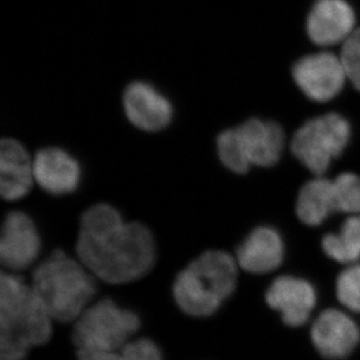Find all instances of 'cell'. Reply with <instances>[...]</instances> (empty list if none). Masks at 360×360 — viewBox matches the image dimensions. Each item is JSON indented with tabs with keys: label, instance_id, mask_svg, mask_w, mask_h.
<instances>
[{
	"label": "cell",
	"instance_id": "obj_10",
	"mask_svg": "<svg viewBox=\"0 0 360 360\" xmlns=\"http://www.w3.org/2000/svg\"><path fill=\"white\" fill-rule=\"evenodd\" d=\"M310 338L324 359L343 360L354 354L360 343L357 322L342 310L329 308L317 316Z\"/></svg>",
	"mask_w": 360,
	"mask_h": 360
},
{
	"label": "cell",
	"instance_id": "obj_21",
	"mask_svg": "<svg viewBox=\"0 0 360 360\" xmlns=\"http://www.w3.org/2000/svg\"><path fill=\"white\" fill-rule=\"evenodd\" d=\"M340 58L347 72V79L360 91V28L344 41Z\"/></svg>",
	"mask_w": 360,
	"mask_h": 360
},
{
	"label": "cell",
	"instance_id": "obj_16",
	"mask_svg": "<svg viewBox=\"0 0 360 360\" xmlns=\"http://www.w3.org/2000/svg\"><path fill=\"white\" fill-rule=\"evenodd\" d=\"M354 11L344 0H317L307 20L309 38L321 46H333L354 33Z\"/></svg>",
	"mask_w": 360,
	"mask_h": 360
},
{
	"label": "cell",
	"instance_id": "obj_19",
	"mask_svg": "<svg viewBox=\"0 0 360 360\" xmlns=\"http://www.w3.org/2000/svg\"><path fill=\"white\" fill-rule=\"evenodd\" d=\"M333 181L337 212L360 214V176L357 174L343 173Z\"/></svg>",
	"mask_w": 360,
	"mask_h": 360
},
{
	"label": "cell",
	"instance_id": "obj_4",
	"mask_svg": "<svg viewBox=\"0 0 360 360\" xmlns=\"http://www.w3.org/2000/svg\"><path fill=\"white\" fill-rule=\"evenodd\" d=\"M31 285L53 320L72 323L91 304L97 292L96 278L79 258L56 248L35 266Z\"/></svg>",
	"mask_w": 360,
	"mask_h": 360
},
{
	"label": "cell",
	"instance_id": "obj_17",
	"mask_svg": "<svg viewBox=\"0 0 360 360\" xmlns=\"http://www.w3.org/2000/svg\"><path fill=\"white\" fill-rule=\"evenodd\" d=\"M296 216L303 224L320 226L331 214L337 212L333 181L316 176L308 181L296 200Z\"/></svg>",
	"mask_w": 360,
	"mask_h": 360
},
{
	"label": "cell",
	"instance_id": "obj_20",
	"mask_svg": "<svg viewBox=\"0 0 360 360\" xmlns=\"http://www.w3.org/2000/svg\"><path fill=\"white\" fill-rule=\"evenodd\" d=\"M336 295L342 306L360 314V262L349 266L338 276Z\"/></svg>",
	"mask_w": 360,
	"mask_h": 360
},
{
	"label": "cell",
	"instance_id": "obj_13",
	"mask_svg": "<svg viewBox=\"0 0 360 360\" xmlns=\"http://www.w3.org/2000/svg\"><path fill=\"white\" fill-rule=\"evenodd\" d=\"M35 184L53 196L72 194L79 188L82 170L79 161L60 147H44L33 157Z\"/></svg>",
	"mask_w": 360,
	"mask_h": 360
},
{
	"label": "cell",
	"instance_id": "obj_22",
	"mask_svg": "<svg viewBox=\"0 0 360 360\" xmlns=\"http://www.w3.org/2000/svg\"><path fill=\"white\" fill-rule=\"evenodd\" d=\"M120 351L126 360H166L160 347L147 337L129 340Z\"/></svg>",
	"mask_w": 360,
	"mask_h": 360
},
{
	"label": "cell",
	"instance_id": "obj_23",
	"mask_svg": "<svg viewBox=\"0 0 360 360\" xmlns=\"http://www.w3.org/2000/svg\"><path fill=\"white\" fill-rule=\"evenodd\" d=\"M76 360H126L120 350H98V349H77Z\"/></svg>",
	"mask_w": 360,
	"mask_h": 360
},
{
	"label": "cell",
	"instance_id": "obj_6",
	"mask_svg": "<svg viewBox=\"0 0 360 360\" xmlns=\"http://www.w3.org/2000/svg\"><path fill=\"white\" fill-rule=\"evenodd\" d=\"M141 326L134 311L104 297L92 302L72 322V343L77 349L120 350Z\"/></svg>",
	"mask_w": 360,
	"mask_h": 360
},
{
	"label": "cell",
	"instance_id": "obj_18",
	"mask_svg": "<svg viewBox=\"0 0 360 360\" xmlns=\"http://www.w3.org/2000/svg\"><path fill=\"white\" fill-rule=\"evenodd\" d=\"M322 250L328 258L343 265H352L360 259V214H350L336 233L322 239Z\"/></svg>",
	"mask_w": 360,
	"mask_h": 360
},
{
	"label": "cell",
	"instance_id": "obj_15",
	"mask_svg": "<svg viewBox=\"0 0 360 360\" xmlns=\"http://www.w3.org/2000/svg\"><path fill=\"white\" fill-rule=\"evenodd\" d=\"M33 158L26 147L13 139L0 141V195L6 202L26 198L34 186Z\"/></svg>",
	"mask_w": 360,
	"mask_h": 360
},
{
	"label": "cell",
	"instance_id": "obj_5",
	"mask_svg": "<svg viewBox=\"0 0 360 360\" xmlns=\"http://www.w3.org/2000/svg\"><path fill=\"white\" fill-rule=\"evenodd\" d=\"M285 133L278 122L251 118L219 133L218 159L232 173L244 175L252 166L272 167L281 158Z\"/></svg>",
	"mask_w": 360,
	"mask_h": 360
},
{
	"label": "cell",
	"instance_id": "obj_8",
	"mask_svg": "<svg viewBox=\"0 0 360 360\" xmlns=\"http://www.w3.org/2000/svg\"><path fill=\"white\" fill-rule=\"evenodd\" d=\"M40 233L26 212L11 210L5 214L0 232V264L6 272H24L34 265L41 252Z\"/></svg>",
	"mask_w": 360,
	"mask_h": 360
},
{
	"label": "cell",
	"instance_id": "obj_7",
	"mask_svg": "<svg viewBox=\"0 0 360 360\" xmlns=\"http://www.w3.org/2000/svg\"><path fill=\"white\" fill-rule=\"evenodd\" d=\"M350 134V124L345 118L338 113H328L308 120L296 131L292 152L314 175L323 176L331 161L343 153Z\"/></svg>",
	"mask_w": 360,
	"mask_h": 360
},
{
	"label": "cell",
	"instance_id": "obj_1",
	"mask_svg": "<svg viewBox=\"0 0 360 360\" xmlns=\"http://www.w3.org/2000/svg\"><path fill=\"white\" fill-rule=\"evenodd\" d=\"M75 252L96 279L126 285L153 269L157 241L147 225L124 221L116 207L101 202L82 212Z\"/></svg>",
	"mask_w": 360,
	"mask_h": 360
},
{
	"label": "cell",
	"instance_id": "obj_2",
	"mask_svg": "<svg viewBox=\"0 0 360 360\" xmlns=\"http://www.w3.org/2000/svg\"><path fill=\"white\" fill-rule=\"evenodd\" d=\"M53 317L31 283L15 273L0 274V360H27L47 345Z\"/></svg>",
	"mask_w": 360,
	"mask_h": 360
},
{
	"label": "cell",
	"instance_id": "obj_14",
	"mask_svg": "<svg viewBox=\"0 0 360 360\" xmlns=\"http://www.w3.org/2000/svg\"><path fill=\"white\" fill-rule=\"evenodd\" d=\"M285 241L276 228L260 225L253 229L236 250L239 269L255 276L276 271L285 260Z\"/></svg>",
	"mask_w": 360,
	"mask_h": 360
},
{
	"label": "cell",
	"instance_id": "obj_3",
	"mask_svg": "<svg viewBox=\"0 0 360 360\" xmlns=\"http://www.w3.org/2000/svg\"><path fill=\"white\" fill-rule=\"evenodd\" d=\"M239 266L224 250H207L177 273L172 295L177 308L194 319L210 317L230 299L238 283Z\"/></svg>",
	"mask_w": 360,
	"mask_h": 360
},
{
	"label": "cell",
	"instance_id": "obj_12",
	"mask_svg": "<svg viewBox=\"0 0 360 360\" xmlns=\"http://www.w3.org/2000/svg\"><path fill=\"white\" fill-rule=\"evenodd\" d=\"M122 106L129 122L145 132L162 131L173 118L169 99L146 82H132L126 86Z\"/></svg>",
	"mask_w": 360,
	"mask_h": 360
},
{
	"label": "cell",
	"instance_id": "obj_9",
	"mask_svg": "<svg viewBox=\"0 0 360 360\" xmlns=\"http://www.w3.org/2000/svg\"><path fill=\"white\" fill-rule=\"evenodd\" d=\"M296 84L309 98L328 102L343 88L347 79L342 58L333 53H319L300 58L292 67Z\"/></svg>",
	"mask_w": 360,
	"mask_h": 360
},
{
	"label": "cell",
	"instance_id": "obj_11",
	"mask_svg": "<svg viewBox=\"0 0 360 360\" xmlns=\"http://www.w3.org/2000/svg\"><path fill=\"white\" fill-rule=\"evenodd\" d=\"M266 303L280 314L282 322L290 328H299L309 321L316 308V289L307 279L282 276L269 285Z\"/></svg>",
	"mask_w": 360,
	"mask_h": 360
}]
</instances>
